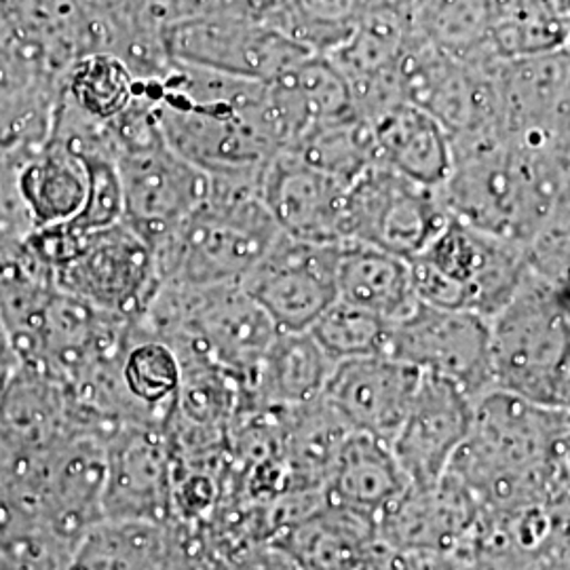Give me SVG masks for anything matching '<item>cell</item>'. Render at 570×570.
Segmentation results:
<instances>
[{
  "label": "cell",
  "instance_id": "cell-1",
  "mask_svg": "<svg viewBox=\"0 0 570 570\" xmlns=\"http://www.w3.org/2000/svg\"><path fill=\"white\" fill-rule=\"evenodd\" d=\"M146 94L165 140L209 178L258 183L282 153L266 82L171 61Z\"/></svg>",
  "mask_w": 570,
  "mask_h": 570
},
{
  "label": "cell",
  "instance_id": "cell-2",
  "mask_svg": "<svg viewBox=\"0 0 570 570\" xmlns=\"http://www.w3.org/2000/svg\"><path fill=\"white\" fill-rule=\"evenodd\" d=\"M282 235L261 183L209 178L204 204L153 247L159 284L242 285Z\"/></svg>",
  "mask_w": 570,
  "mask_h": 570
},
{
  "label": "cell",
  "instance_id": "cell-3",
  "mask_svg": "<svg viewBox=\"0 0 570 570\" xmlns=\"http://www.w3.org/2000/svg\"><path fill=\"white\" fill-rule=\"evenodd\" d=\"M108 131L121 180L122 223L153 249L204 204L209 176L165 140L146 89L108 122Z\"/></svg>",
  "mask_w": 570,
  "mask_h": 570
},
{
  "label": "cell",
  "instance_id": "cell-4",
  "mask_svg": "<svg viewBox=\"0 0 570 570\" xmlns=\"http://www.w3.org/2000/svg\"><path fill=\"white\" fill-rule=\"evenodd\" d=\"M489 326L494 389L553 407L570 362V305L564 294L529 268Z\"/></svg>",
  "mask_w": 570,
  "mask_h": 570
},
{
  "label": "cell",
  "instance_id": "cell-5",
  "mask_svg": "<svg viewBox=\"0 0 570 570\" xmlns=\"http://www.w3.org/2000/svg\"><path fill=\"white\" fill-rule=\"evenodd\" d=\"M419 303L494 317L524 282V245L450 218L431 244L410 261Z\"/></svg>",
  "mask_w": 570,
  "mask_h": 570
},
{
  "label": "cell",
  "instance_id": "cell-6",
  "mask_svg": "<svg viewBox=\"0 0 570 570\" xmlns=\"http://www.w3.org/2000/svg\"><path fill=\"white\" fill-rule=\"evenodd\" d=\"M165 49L174 63L258 82L273 81L313 56L275 26L226 7L169 21Z\"/></svg>",
  "mask_w": 570,
  "mask_h": 570
},
{
  "label": "cell",
  "instance_id": "cell-7",
  "mask_svg": "<svg viewBox=\"0 0 570 570\" xmlns=\"http://www.w3.org/2000/svg\"><path fill=\"white\" fill-rule=\"evenodd\" d=\"M449 220L440 188L414 183L385 165L367 167L346 186L345 242L412 261Z\"/></svg>",
  "mask_w": 570,
  "mask_h": 570
},
{
  "label": "cell",
  "instance_id": "cell-8",
  "mask_svg": "<svg viewBox=\"0 0 570 570\" xmlns=\"http://www.w3.org/2000/svg\"><path fill=\"white\" fill-rule=\"evenodd\" d=\"M51 277L63 294L129 322L159 287L150 245L122 220L81 235Z\"/></svg>",
  "mask_w": 570,
  "mask_h": 570
},
{
  "label": "cell",
  "instance_id": "cell-9",
  "mask_svg": "<svg viewBox=\"0 0 570 570\" xmlns=\"http://www.w3.org/2000/svg\"><path fill=\"white\" fill-rule=\"evenodd\" d=\"M387 355L463 389L475 402L494 389L489 320L416 303L391 322Z\"/></svg>",
  "mask_w": 570,
  "mask_h": 570
},
{
  "label": "cell",
  "instance_id": "cell-10",
  "mask_svg": "<svg viewBox=\"0 0 570 570\" xmlns=\"http://www.w3.org/2000/svg\"><path fill=\"white\" fill-rule=\"evenodd\" d=\"M338 254L341 244H313L282 235L242 287L277 332H308L338 298Z\"/></svg>",
  "mask_w": 570,
  "mask_h": 570
},
{
  "label": "cell",
  "instance_id": "cell-11",
  "mask_svg": "<svg viewBox=\"0 0 570 570\" xmlns=\"http://www.w3.org/2000/svg\"><path fill=\"white\" fill-rule=\"evenodd\" d=\"M174 450L165 425L125 423L106 440L104 518L171 522Z\"/></svg>",
  "mask_w": 570,
  "mask_h": 570
},
{
  "label": "cell",
  "instance_id": "cell-12",
  "mask_svg": "<svg viewBox=\"0 0 570 570\" xmlns=\"http://www.w3.org/2000/svg\"><path fill=\"white\" fill-rule=\"evenodd\" d=\"M473 425V400L444 379L423 374L391 450L412 489L438 487Z\"/></svg>",
  "mask_w": 570,
  "mask_h": 570
},
{
  "label": "cell",
  "instance_id": "cell-13",
  "mask_svg": "<svg viewBox=\"0 0 570 570\" xmlns=\"http://www.w3.org/2000/svg\"><path fill=\"white\" fill-rule=\"evenodd\" d=\"M423 372L391 355L338 362L324 389V400L351 431L391 444L414 402Z\"/></svg>",
  "mask_w": 570,
  "mask_h": 570
},
{
  "label": "cell",
  "instance_id": "cell-14",
  "mask_svg": "<svg viewBox=\"0 0 570 570\" xmlns=\"http://www.w3.org/2000/svg\"><path fill=\"white\" fill-rule=\"evenodd\" d=\"M348 184L282 150L261 176V197L279 230L313 244H345Z\"/></svg>",
  "mask_w": 570,
  "mask_h": 570
},
{
  "label": "cell",
  "instance_id": "cell-15",
  "mask_svg": "<svg viewBox=\"0 0 570 570\" xmlns=\"http://www.w3.org/2000/svg\"><path fill=\"white\" fill-rule=\"evenodd\" d=\"M266 89L282 150H292L317 127L355 112L345 77L326 56H306L266 82Z\"/></svg>",
  "mask_w": 570,
  "mask_h": 570
},
{
  "label": "cell",
  "instance_id": "cell-16",
  "mask_svg": "<svg viewBox=\"0 0 570 570\" xmlns=\"http://www.w3.org/2000/svg\"><path fill=\"white\" fill-rule=\"evenodd\" d=\"M171 522L104 518L82 534L66 570H197Z\"/></svg>",
  "mask_w": 570,
  "mask_h": 570
},
{
  "label": "cell",
  "instance_id": "cell-17",
  "mask_svg": "<svg viewBox=\"0 0 570 570\" xmlns=\"http://www.w3.org/2000/svg\"><path fill=\"white\" fill-rule=\"evenodd\" d=\"M407 490L410 482L391 444L374 435L351 431L327 473L324 497L327 505L379 522Z\"/></svg>",
  "mask_w": 570,
  "mask_h": 570
},
{
  "label": "cell",
  "instance_id": "cell-18",
  "mask_svg": "<svg viewBox=\"0 0 570 570\" xmlns=\"http://www.w3.org/2000/svg\"><path fill=\"white\" fill-rule=\"evenodd\" d=\"M372 125L376 164L406 176L414 183L440 188L452 169L449 131L423 108L402 102Z\"/></svg>",
  "mask_w": 570,
  "mask_h": 570
},
{
  "label": "cell",
  "instance_id": "cell-19",
  "mask_svg": "<svg viewBox=\"0 0 570 570\" xmlns=\"http://www.w3.org/2000/svg\"><path fill=\"white\" fill-rule=\"evenodd\" d=\"M334 362L311 332H277L266 348L244 406L298 407L324 395Z\"/></svg>",
  "mask_w": 570,
  "mask_h": 570
},
{
  "label": "cell",
  "instance_id": "cell-20",
  "mask_svg": "<svg viewBox=\"0 0 570 570\" xmlns=\"http://www.w3.org/2000/svg\"><path fill=\"white\" fill-rule=\"evenodd\" d=\"M117 376L131 421L155 425L169 421L183 381V367L171 346L129 324Z\"/></svg>",
  "mask_w": 570,
  "mask_h": 570
},
{
  "label": "cell",
  "instance_id": "cell-21",
  "mask_svg": "<svg viewBox=\"0 0 570 570\" xmlns=\"http://www.w3.org/2000/svg\"><path fill=\"white\" fill-rule=\"evenodd\" d=\"M336 292L341 301L372 311L387 322H397L419 303L412 289L410 261L353 242L341 244Z\"/></svg>",
  "mask_w": 570,
  "mask_h": 570
},
{
  "label": "cell",
  "instance_id": "cell-22",
  "mask_svg": "<svg viewBox=\"0 0 570 570\" xmlns=\"http://www.w3.org/2000/svg\"><path fill=\"white\" fill-rule=\"evenodd\" d=\"M18 183L35 228L72 220L87 197L85 165L53 134L41 150L20 165Z\"/></svg>",
  "mask_w": 570,
  "mask_h": 570
},
{
  "label": "cell",
  "instance_id": "cell-23",
  "mask_svg": "<svg viewBox=\"0 0 570 570\" xmlns=\"http://www.w3.org/2000/svg\"><path fill=\"white\" fill-rule=\"evenodd\" d=\"M144 85L112 53H89L75 61L61 79V100L82 117L108 125L142 96Z\"/></svg>",
  "mask_w": 570,
  "mask_h": 570
},
{
  "label": "cell",
  "instance_id": "cell-24",
  "mask_svg": "<svg viewBox=\"0 0 570 570\" xmlns=\"http://www.w3.org/2000/svg\"><path fill=\"white\" fill-rule=\"evenodd\" d=\"M416 37L452 58L489 49L492 0H400Z\"/></svg>",
  "mask_w": 570,
  "mask_h": 570
},
{
  "label": "cell",
  "instance_id": "cell-25",
  "mask_svg": "<svg viewBox=\"0 0 570 570\" xmlns=\"http://www.w3.org/2000/svg\"><path fill=\"white\" fill-rule=\"evenodd\" d=\"M567 18L551 0H492L489 45L499 60L564 49Z\"/></svg>",
  "mask_w": 570,
  "mask_h": 570
},
{
  "label": "cell",
  "instance_id": "cell-26",
  "mask_svg": "<svg viewBox=\"0 0 570 570\" xmlns=\"http://www.w3.org/2000/svg\"><path fill=\"white\" fill-rule=\"evenodd\" d=\"M370 0H282L268 23L313 56H330L353 35Z\"/></svg>",
  "mask_w": 570,
  "mask_h": 570
},
{
  "label": "cell",
  "instance_id": "cell-27",
  "mask_svg": "<svg viewBox=\"0 0 570 570\" xmlns=\"http://www.w3.org/2000/svg\"><path fill=\"white\" fill-rule=\"evenodd\" d=\"M289 153L345 184L376 165L372 125L357 112L317 127Z\"/></svg>",
  "mask_w": 570,
  "mask_h": 570
},
{
  "label": "cell",
  "instance_id": "cell-28",
  "mask_svg": "<svg viewBox=\"0 0 570 570\" xmlns=\"http://www.w3.org/2000/svg\"><path fill=\"white\" fill-rule=\"evenodd\" d=\"M308 332L332 362L338 364L345 360L387 355L391 322L362 306L336 298Z\"/></svg>",
  "mask_w": 570,
  "mask_h": 570
},
{
  "label": "cell",
  "instance_id": "cell-29",
  "mask_svg": "<svg viewBox=\"0 0 570 570\" xmlns=\"http://www.w3.org/2000/svg\"><path fill=\"white\" fill-rule=\"evenodd\" d=\"M226 570H305V567L277 541H261L233 553Z\"/></svg>",
  "mask_w": 570,
  "mask_h": 570
},
{
  "label": "cell",
  "instance_id": "cell-30",
  "mask_svg": "<svg viewBox=\"0 0 570 570\" xmlns=\"http://www.w3.org/2000/svg\"><path fill=\"white\" fill-rule=\"evenodd\" d=\"M20 370V357L13 348L9 330L4 326L2 313H0V397L4 393V389L9 387V383L13 381V376Z\"/></svg>",
  "mask_w": 570,
  "mask_h": 570
},
{
  "label": "cell",
  "instance_id": "cell-31",
  "mask_svg": "<svg viewBox=\"0 0 570 570\" xmlns=\"http://www.w3.org/2000/svg\"><path fill=\"white\" fill-rule=\"evenodd\" d=\"M282 0H223L220 7H226L230 11L244 13L247 18L254 20L266 21L271 20V16L277 11Z\"/></svg>",
  "mask_w": 570,
  "mask_h": 570
},
{
  "label": "cell",
  "instance_id": "cell-32",
  "mask_svg": "<svg viewBox=\"0 0 570 570\" xmlns=\"http://www.w3.org/2000/svg\"><path fill=\"white\" fill-rule=\"evenodd\" d=\"M553 407L560 410V412L570 414V362L567 370H564L562 381H560V387H558V393H556V404H553Z\"/></svg>",
  "mask_w": 570,
  "mask_h": 570
},
{
  "label": "cell",
  "instance_id": "cell-33",
  "mask_svg": "<svg viewBox=\"0 0 570 570\" xmlns=\"http://www.w3.org/2000/svg\"><path fill=\"white\" fill-rule=\"evenodd\" d=\"M570 416V414H569ZM564 461H567V468H569L570 475V419H569V429H567V433H564Z\"/></svg>",
  "mask_w": 570,
  "mask_h": 570
},
{
  "label": "cell",
  "instance_id": "cell-34",
  "mask_svg": "<svg viewBox=\"0 0 570 570\" xmlns=\"http://www.w3.org/2000/svg\"><path fill=\"white\" fill-rule=\"evenodd\" d=\"M564 49L570 53V11L567 13V39H564Z\"/></svg>",
  "mask_w": 570,
  "mask_h": 570
},
{
  "label": "cell",
  "instance_id": "cell-35",
  "mask_svg": "<svg viewBox=\"0 0 570 570\" xmlns=\"http://www.w3.org/2000/svg\"><path fill=\"white\" fill-rule=\"evenodd\" d=\"M562 294H564V298H567V301H569V305H570V279H569V284L564 285V289H562Z\"/></svg>",
  "mask_w": 570,
  "mask_h": 570
}]
</instances>
